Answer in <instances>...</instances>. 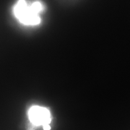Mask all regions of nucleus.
Masks as SVG:
<instances>
[{"mask_svg":"<svg viewBox=\"0 0 130 130\" xmlns=\"http://www.w3.org/2000/svg\"><path fill=\"white\" fill-rule=\"evenodd\" d=\"M43 10L40 2L28 5L26 0H18L13 8L15 18L25 25H37L41 23L39 13Z\"/></svg>","mask_w":130,"mask_h":130,"instance_id":"f257e3e1","label":"nucleus"},{"mask_svg":"<svg viewBox=\"0 0 130 130\" xmlns=\"http://www.w3.org/2000/svg\"><path fill=\"white\" fill-rule=\"evenodd\" d=\"M28 118L30 123L34 126L50 125L51 116L50 111L45 107L33 106L30 107L28 111Z\"/></svg>","mask_w":130,"mask_h":130,"instance_id":"f03ea898","label":"nucleus"}]
</instances>
